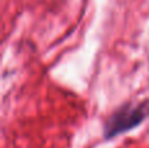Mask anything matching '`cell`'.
<instances>
[{"label":"cell","mask_w":149,"mask_h":148,"mask_svg":"<svg viewBox=\"0 0 149 148\" xmlns=\"http://www.w3.org/2000/svg\"><path fill=\"white\" fill-rule=\"evenodd\" d=\"M149 114L148 102H127L113 112L105 121L103 136L106 139H113L123 133L137 127L145 121Z\"/></svg>","instance_id":"cell-1"}]
</instances>
